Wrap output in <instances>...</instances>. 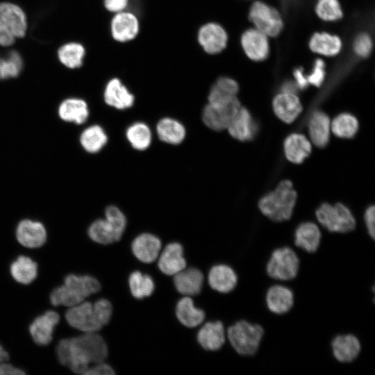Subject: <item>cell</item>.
I'll list each match as a JSON object with an SVG mask.
<instances>
[{"label": "cell", "mask_w": 375, "mask_h": 375, "mask_svg": "<svg viewBox=\"0 0 375 375\" xmlns=\"http://www.w3.org/2000/svg\"><path fill=\"white\" fill-rule=\"evenodd\" d=\"M315 12L321 19L326 22L339 20L343 15L338 0H318Z\"/></svg>", "instance_id": "obj_43"}, {"label": "cell", "mask_w": 375, "mask_h": 375, "mask_svg": "<svg viewBox=\"0 0 375 375\" xmlns=\"http://www.w3.org/2000/svg\"><path fill=\"white\" fill-rule=\"evenodd\" d=\"M299 88L295 82L292 81H285L281 86V92L297 94Z\"/></svg>", "instance_id": "obj_51"}, {"label": "cell", "mask_w": 375, "mask_h": 375, "mask_svg": "<svg viewBox=\"0 0 375 375\" xmlns=\"http://www.w3.org/2000/svg\"><path fill=\"white\" fill-rule=\"evenodd\" d=\"M300 258L294 248L283 246L274 249L265 265L267 275L275 283L285 284L294 279L299 271Z\"/></svg>", "instance_id": "obj_6"}, {"label": "cell", "mask_w": 375, "mask_h": 375, "mask_svg": "<svg viewBox=\"0 0 375 375\" xmlns=\"http://www.w3.org/2000/svg\"><path fill=\"white\" fill-rule=\"evenodd\" d=\"M156 130L160 140L173 145L181 144L186 135V130L183 124L171 117L160 119Z\"/></svg>", "instance_id": "obj_32"}, {"label": "cell", "mask_w": 375, "mask_h": 375, "mask_svg": "<svg viewBox=\"0 0 375 375\" xmlns=\"http://www.w3.org/2000/svg\"><path fill=\"white\" fill-rule=\"evenodd\" d=\"M249 18L256 29L267 36H277L283 27V19L278 11L260 1H255L251 5Z\"/></svg>", "instance_id": "obj_10"}, {"label": "cell", "mask_w": 375, "mask_h": 375, "mask_svg": "<svg viewBox=\"0 0 375 375\" xmlns=\"http://www.w3.org/2000/svg\"><path fill=\"white\" fill-rule=\"evenodd\" d=\"M240 107V102L236 96L208 102L203 109L202 120L209 128L216 131H222L227 128Z\"/></svg>", "instance_id": "obj_9"}, {"label": "cell", "mask_w": 375, "mask_h": 375, "mask_svg": "<svg viewBox=\"0 0 375 375\" xmlns=\"http://www.w3.org/2000/svg\"><path fill=\"white\" fill-rule=\"evenodd\" d=\"M176 316L182 325L194 328L203 322L206 314L203 310L194 306L190 297L185 296L176 303Z\"/></svg>", "instance_id": "obj_30"}, {"label": "cell", "mask_w": 375, "mask_h": 375, "mask_svg": "<svg viewBox=\"0 0 375 375\" xmlns=\"http://www.w3.org/2000/svg\"><path fill=\"white\" fill-rule=\"evenodd\" d=\"M197 42L206 54L215 56L226 47L228 35L225 28L215 22L202 24L197 31Z\"/></svg>", "instance_id": "obj_12"}, {"label": "cell", "mask_w": 375, "mask_h": 375, "mask_svg": "<svg viewBox=\"0 0 375 375\" xmlns=\"http://www.w3.org/2000/svg\"><path fill=\"white\" fill-rule=\"evenodd\" d=\"M112 306L106 299H99L94 303L85 301L76 304L65 312L67 323L83 333L97 332L111 319Z\"/></svg>", "instance_id": "obj_2"}, {"label": "cell", "mask_w": 375, "mask_h": 375, "mask_svg": "<svg viewBox=\"0 0 375 375\" xmlns=\"http://www.w3.org/2000/svg\"><path fill=\"white\" fill-rule=\"evenodd\" d=\"M28 29L24 10L12 2L0 3V46L8 47L25 36Z\"/></svg>", "instance_id": "obj_7"}, {"label": "cell", "mask_w": 375, "mask_h": 375, "mask_svg": "<svg viewBox=\"0 0 375 375\" xmlns=\"http://www.w3.org/2000/svg\"><path fill=\"white\" fill-rule=\"evenodd\" d=\"M49 300L51 303L55 306L72 307L83 302L85 299L64 284L52 290L49 295Z\"/></svg>", "instance_id": "obj_42"}, {"label": "cell", "mask_w": 375, "mask_h": 375, "mask_svg": "<svg viewBox=\"0 0 375 375\" xmlns=\"http://www.w3.org/2000/svg\"><path fill=\"white\" fill-rule=\"evenodd\" d=\"M126 137L131 147L138 151L147 149L152 140L150 128L146 124L140 122L132 124L128 127Z\"/></svg>", "instance_id": "obj_37"}, {"label": "cell", "mask_w": 375, "mask_h": 375, "mask_svg": "<svg viewBox=\"0 0 375 375\" xmlns=\"http://www.w3.org/2000/svg\"><path fill=\"white\" fill-rule=\"evenodd\" d=\"M306 77L309 84L319 87L325 78V63L324 60L320 58L317 59L315 61L311 73Z\"/></svg>", "instance_id": "obj_45"}, {"label": "cell", "mask_w": 375, "mask_h": 375, "mask_svg": "<svg viewBox=\"0 0 375 375\" xmlns=\"http://www.w3.org/2000/svg\"><path fill=\"white\" fill-rule=\"evenodd\" d=\"M331 128L336 136L351 138L358 131V122L353 115L349 113H341L333 120Z\"/></svg>", "instance_id": "obj_40"}, {"label": "cell", "mask_w": 375, "mask_h": 375, "mask_svg": "<svg viewBox=\"0 0 375 375\" xmlns=\"http://www.w3.org/2000/svg\"><path fill=\"white\" fill-rule=\"evenodd\" d=\"M108 142V135L99 125H92L86 128L81 134L80 142L88 153L99 152Z\"/></svg>", "instance_id": "obj_36"}, {"label": "cell", "mask_w": 375, "mask_h": 375, "mask_svg": "<svg viewBox=\"0 0 375 375\" xmlns=\"http://www.w3.org/2000/svg\"><path fill=\"white\" fill-rule=\"evenodd\" d=\"M58 115L65 122L76 124H83L89 116L88 103L81 98L66 99L59 105Z\"/></svg>", "instance_id": "obj_27"}, {"label": "cell", "mask_w": 375, "mask_h": 375, "mask_svg": "<svg viewBox=\"0 0 375 375\" xmlns=\"http://www.w3.org/2000/svg\"><path fill=\"white\" fill-rule=\"evenodd\" d=\"M85 54V47L78 42H67L60 46L57 52L60 62L72 69L83 66Z\"/></svg>", "instance_id": "obj_33"}, {"label": "cell", "mask_w": 375, "mask_h": 375, "mask_svg": "<svg viewBox=\"0 0 375 375\" xmlns=\"http://www.w3.org/2000/svg\"><path fill=\"white\" fill-rule=\"evenodd\" d=\"M363 218L367 233L373 240H375V207L374 205L365 210Z\"/></svg>", "instance_id": "obj_47"}, {"label": "cell", "mask_w": 375, "mask_h": 375, "mask_svg": "<svg viewBox=\"0 0 375 375\" xmlns=\"http://www.w3.org/2000/svg\"><path fill=\"white\" fill-rule=\"evenodd\" d=\"M173 276L174 284L180 294L190 297L201 292L204 276L199 269L185 267Z\"/></svg>", "instance_id": "obj_25"}, {"label": "cell", "mask_w": 375, "mask_h": 375, "mask_svg": "<svg viewBox=\"0 0 375 375\" xmlns=\"http://www.w3.org/2000/svg\"><path fill=\"white\" fill-rule=\"evenodd\" d=\"M161 247L160 240L149 233L140 234L131 244V251L135 257L147 264L151 263L158 258Z\"/></svg>", "instance_id": "obj_23"}, {"label": "cell", "mask_w": 375, "mask_h": 375, "mask_svg": "<svg viewBox=\"0 0 375 375\" xmlns=\"http://www.w3.org/2000/svg\"><path fill=\"white\" fill-rule=\"evenodd\" d=\"M284 152L288 160L300 164L311 153V145L302 134L292 133L284 141Z\"/></svg>", "instance_id": "obj_29"}, {"label": "cell", "mask_w": 375, "mask_h": 375, "mask_svg": "<svg viewBox=\"0 0 375 375\" xmlns=\"http://www.w3.org/2000/svg\"><path fill=\"white\" fill-rule=\"evenodd\" d=\"M23 68V60L17 51L12 50L5 56H0V79L17 77Z\"/></svg>", "instance_id": "obj_41"}, {"label": "cell", "mask_w": 375, "mask_h": 375, "mask_svg": "<svg viewBox=\"0 0 375 375\" xmlns=\"http://www.w3.org/2000/svg\"><path fill=\"white\" fill-rule=\"evenodd\" d=\"M105 103L117 110L131 108L135 103V96L118 77L109 79L103 90Z\"/></svg>", "instance_id": "obj_18"}, {"label": "cell", "mask_w": 375, "mask_h": 375, "mask_svg": "<svg viewBox=\"0 0 375 375\" xmlns=\"http://www.w3.org/2000/svg\"><path fill=\"white\" fill-rule=\"evenodd\" d=\"M128 286L132 296L142 299L151 296L155 285L152 278L139 271L132 272L128 277Z\"/></svg>", "instance_id": "obj_38"}, {"label": "cell", "mask_w": 375, "mask_h": 375, "mask_svg": "<svg viewBox=\"0 0 375 375\" xmlns=\"http://www.w3.org/2000/svg\"><path fill=\"white\" fill-rule=\"evenodd\" d=\"M330 127V119L325 112L317 110L310 116L308 122L309 135L317 147H325L328 143Z\"/></svg>", "instance_id": "obj_28"}, {"label": "cell", "mask_w": 375, "mask_h": 375, "mask_svg": "<svg viewBox=\"0 0 375 375\" xmlns=\"http://www.w3.org/2000/svg\"><path fill=\"white\" fill-rule=\"evenodd\" d=\"M197 341L206 351H217L224 347L226 341V329L220 320L206 322L197 333Z\"/></svg>", "instance_id": "obj_21"}, {"label": "cell", "mask_w": 375, "mask_h": 375, "mask_svg": "<svg viewBox=\"0 0 375 375\" xmlns=\"http://www.w3.org/2000/svg\"><path fill=\"white\" fill-rule=\"evenodd\" d=\"M265 303L270 312L277 315H285L294 306V294L288 285L274 283L267 289Z\"/></svg>", "instance_id": "obj_14"}, {"label": "cell", "mask_w": 375, "mask_h": 375, "mask_svg": "<svg viewBox=\"0 0 375 375\" xmlns=\"http://www.w3.org/2000/svg\"><path fill=\"white\" fill-rule=\"evenodd\" d=\"M240 43L246 56L253 61H262L269 56L268 36L256 28L246 30Z\"/></svg>", "instance_id": "obj_15"}, {"label": "cell", "mask_w": 375, "mask_h": 375, "mask_svg": "<svg viewBox=\"0 0 375 375\" xmlns=\"http://www.w3.org/2000/svg\"><path fill=\"white\" fill-rule=\"evenodd\" d=\"M56 353L61 365L68 367L74 373L84 374L91 364L105 361L108 348L101 335L90 332L60 340Z\"/></svg>", "instance_id": "obj_1"}, {"label": "cell", "mask_w": 375, "mask_h": 375, "mask_svg": "<svg viewBox=\"0 0 375 375\" xmlns=\"http://www.w3.org/2000/svg\"><path fill=\"white\" fill-rule=\"evenodd\" d=\"M276 115L285 123L294 122L302 111V106L296 94L281 92L272 102Z\"/></svg>", "instance_id": "obj_26"}, {"label": "cell", "mask_w": 375, "mask_h": 375, "mask_svg": "<svg viewBox=\"0 0 375 375\" xmlns=\"http://www.w3.org/2000/svg\"><path fill=\"white\" fill-rule=\"evenodd\" d=\"M297 194L289 180L279 183L276 188L262 197L258 207L260 212L269 220L281 223L291 219Z\"/></svg>", "instance_id": "obj_3"}, {"label": "cell", "mask_w": 375, "mask_h": 375, "mask_svg": "<svg viewBox=\"0 0 375 375\" xmlns=\"http://www.w3.org/2000/svg\"><path fill=\"white\" fill-rule=\"evenodd\" d=\"M264 334V328L260 324L242 319L229 325L226 330L230 347L242 356H253L256 354Z\"/></svg>", "instance_id": "obj_4"}, {"label": "cell", "mask_w": 375, "mask_h": 375, "mask_svg": "<svg viewBox=\"0 0 375 375\" xmlns=\"http://www.w3.org/2000/svg\"><path fill=\"white\" fill-rule=\"evenodd\" d=\"M60 321L59 314L48 310L37 317L29 326L33 340L38 345H48L53 339L54 328Z\"/></svg>", "instance_id": "obj_19"}, {"label": "cell", "mask_w": 375, "mask_h": 375, "mask_svg": "<svg viewBox=\"0 0 375 375\" xmlns=\"http://www.w3.org/2000/svg\"><path fill=\"white\" fill-rule=\"evenodd\" d=\"M342 46V40L338 35L326 32L315 33L309 41V47L312 52L325 56H336L340 52Z\"/></svg>", "instance_id": "obj_31"}, {"label": "cell", "mask_w": 375, "mask_h": 375, "mask_svg": "<svg viewBox=\"0 0 375 375\" xmlns=\"http://www.w3.org/2000/svg\"><path fill=\"white\" fill-rule=\"evenodd\" d=\"M158 267L161 272L174 276L186 267L183 246L178 242H171L159 254Z\"/></svg>", "instance_id": "obj_22"}, {"label": "cell", "mask_w": 375, "mask_h": 375, "mask_svg": "<svg viewBox=\"0 0 375 375\" xmlns=\"http://www.w3.org/2000/svg\"><path fill=\"white\" fill-rule=\"evenodd\" d=\"M293 75L295 80V83L299 90H304L308 86V82L306 76L303 73V69L301 67H298L293 72Z\"/></svg>", "instance_id": "obj_49"}, {"label": "cell", "mask_w": 375, "mask_h": 375, "mask_svg": "<svg viewBox=\"0 0 375 375\" xmlns=\"http://www.w3.org/2000/svg\"><path fill=\"white\" fill-rule=\"evenodd\" d=\"M372 48V40L369 34L361 33L354 39L353 49L354 53L360 58H367L370 55Z\"/></svg>", "instance_id": "obj_44"}, {"label": "cell", "mask_w": 375, "mask_h": 375, "mask_svg": "<svg viewBox=\"0 0 375 375\" xmlns=\"http://www.w3.org/2000/svg\"><path fill=\"white\" fill-rule=\"evenodd\" d=\"M239 85L236 81L228 76L219 77L210 89L208 101L211 103L236 96Z\"/></svg>", "instance_id": "obj_39"}, {"label": "cell", "mask_w": 375, "mask_h": 375, "mask_svg": "<svg viewBox=\"0 0 375 375\" xmlns=\"http://www.w3.org/2000/svg\"><path fill=\"white\" fill-rule=\"evenodd\" d=\"M8 359V353L0 344V363Z\"/></svg>", "instance_id": "obj_52"}, {"label": "cell", "mask_w": 375, "mask_h": 375, "mask_svg": "<svg viewBox=\"0 0 375 375\" xmlns=\"http://www.w3.org/2000/svg\"><path fill=\"white\" fill-rule=\"evenodd\" d=\"M226 129L235 139L249 141L256 135L258 124L247 108L240 107Z\"/></svg>", "instance_id": "obj_24"}, {"label": "cell", "mask_w": 375, "mask_h": 375, "mask_svg": "<svg viewBox=\"0 0 375 375\" xmlns=\"http://www.w3.org/2000/svg\"><path fill=\"white\" fill-rule=\"evenodd\" d=\"M131 0H103V6L106 11L111 14L128 10Z\"/></svg>", "instance_id": "obj_46"}, {"label": "cell", "mask_w": 375, "mask_h": 375, "mask_svg": "<svg viewBox=\"0 0 375 375\" xmlns=\"http://www.w3.org/2000/svg\"><path fill=\"white\" fill-rule=\"evenodd\" d=\"M114 369L104 361L95 363L92 366H90L88 370L85 372V375H113L115 374Z\"/></svg>", "instance_id": "obj_48"}, {"label": "cell", "mask_w": 375, "mask_h": 375, "mask_svg": "<svg viewBox=\"0 0 375 375\" xmlns=\"http://www.w3.org/2000/svg\"><path fill=\"white\" fill-rule=\"evenodd\" d=\"M332 356L340 363L354 362L360 356L362 344L359 338L353 333L335 335L330 343Z\"/></svg>", "instance_id": "obj_13"}, {"label": "cell", "mask_w": 375, "mask_h": 375, "mask_svg": "<svg viewBox=\"0 0 375 375\" xmlns=\"http://www.w3.org/2000/svg\"><path fill=\"white\" fill-rule=\"evenodd\" d=\"M64 284L80 294L85 299L101 290L99 281L90 275L69 274L64 279Z\"/></svg>", "instance_id": "obj_35"}, {"label": "cell", "mask_w": 375, "mask_h": 375, "mask_svg": "<svg viewBox=\"0 0 375 375\" xmlns=\"http://www.w3.org/2000/svg\"><path fill=\"white\" fill-rule=\"evenodd\" d=\"M141 24L138 15L128 9L112 14L109 31L112 39L119 44L134 41L139 35Z\"/></svg>", "instance_id": "obj_11"}, {"label": "cell", "mask_w": 375, "mask_h": 375, "mask_svg": "<svg viewBox=\"0 0 375 375\" xmlns=\"http://www.w3.org/2000/svg\"><path fill=\"white\" fill-rule=\"evenodd\" d=\"M26 374L22 369L6 361L0 363V375H22Z\"/></svg>", "instance_id": "obj_50"}, {"label": "cell", "mask_w": 375, "mask_h": 375, "mask_svg": "<svg viewBox=\"0 0 375 375\" xmlns=\"http://www.w3.org/2000/svg\"><path fill=\"white\" fill-rule=\"evenodd\" d=\"M10 272L17 282L27 285L36 278L38 264L28 256H19L11 263Z\"/></svg>", "instance_id": "obj_34"}, {"label": "cell", "mask_w": 375, "mask_h": 375, "mask_svg": "<svg viewBox=\"0 0 375 375\" xmlns=\"http://www.w3.org/2000/svg\"><path fill=\"white\" fill-rule=\"evenodd\" d=\"M126 226V219L123 212L115 206H109L105 210V219L94 221L88 228V234L94 242L107 245L118 242Z\"/></svg>", "instance_id": "obj_5"}, {"label": "cell", "mask_w": 375, "mask_h": 375, "mask_svg": "<svg viewBox=\"0 0 375 375\" xmlns=\"http://www.w3.org/2000/svg\"><path fill=\"white\" fill-rule=\"evenodd\" d=\"M238 282L237 272L228 264H216L209 270L208 285L212 290L220 294H229L236 288Z\"/></svg>", "instance_id": "obj_17"}, {"label": "cell", "mask_w": 375, "mask_h": 375, "mask_svg": "<svg viewBox=\"0 0 375 375\" xmlns=\"http://www.w3.org/2000/svg\"><path fill=\"white\" fill-rule=\"evenodd\" d=\"M322 232L317 224L306 221L299 223L294 230L293 246L301 250L313 253L320 246Z\"/></svg>", "instance_id": "obj_16"}, {"label": "cell", "mask_w": 375, "mask_h": 375, "mask_svg": "<svg viewBox=\"0 0 375 375\" xmlns=\"http://www.w3.org/2000/svg\"><path fill=\"white\" fill-rule=\"evenodd\" d=\"M320 225L332 233H347L356 228V220L351 211L342 203L331 205L324 203L315 211Z\"/></svg>", "instance_id": "obj_8"}, {"label": "cell", "mask_w": 375, "mask_h": 375, "mask_svg": "<svg viewBox=\"0 0 375 375\" xmlns=\"http://www.w3.org/2000/svg\"><path fill=\"white\" fill-rule=\"evenodd\" d=\"M47 231L44 225L37 221L23 219L16 228L17 241L27 248H38L47 241Z\"/></svg>", "instance_id": "obj_20"}]
</instances>
